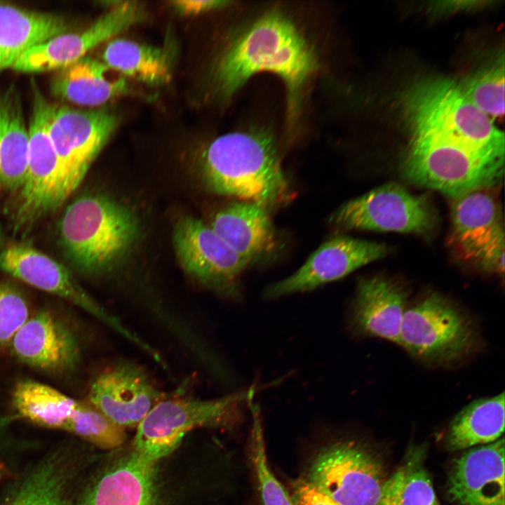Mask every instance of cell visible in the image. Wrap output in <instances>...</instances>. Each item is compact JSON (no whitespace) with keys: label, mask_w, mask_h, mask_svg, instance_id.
<instances>
[{"label":"cell","mask_w":505,"mask_h":505,"mask_svg":"<svg viewBox=\"0 0 505 505\" xmlns=\"http://www.w3.org/2000/svg\"><path fill=\"white\" fill-rule=\"evenodd\" d=\"M447 488L449 498L459 505L504 503V438L469 450L457 459Z\"/></svg>","instance_id":"obj_19"},{"label":"cell","mask_w":505,"mask_h":505,"mask_svg":"<svg viewBox=\"0 0 505 505\" xmlns=\"http://www.w3.org/2000/svg\"><path fill=\"white\" fill-rule=\"evenodd\" d=\"M144 10L136 1L114 6L89 27L78 32H64L31 48L13 65L22 72H42L63 69L111 37L140 22Z\"/></svg>","instance_id":"obj_14"},{"label":"cell","mask_w":505,"mask_h":505,"mask_svg":"<svg viewBox=\"0 0 505 505\" xmlns=\"http://www.w3.org/2000/svg\"><path fill=\"white\" fill-rule=\"evenodd\" d=\"M11 494L6 505H74L67 493V473L56 460L37 466Z\"/></svg>","instance_id":"obj_30"},{"label":"cell","mask_w":505,"mask_h":505,"mask_svg":"<svg viewBox=\"0 0 505 505\" xmlns=\"http://www.w3.org/2000/svg\"><path fill=\"white\" fill-rule=\"evenodd\" d=\"M210 227L249 263L275 246V232L268 208L260 204L234 201L214 216Z\"/></svg>","instance_id":"obj_21"},{"label":"cell","mask_w":505,"mask_h":505,"mask_svg":"<svg viewBox=\"0 0 505 505\" xmlns=\"http://www.w3.org/2000/svg\"><path fill=\"white\" fill-rule=\"evenodd\" d=\"M163 398V394L140 368L122 363L106 369L95 377L87 400L125 429L137 428Z\"/></svg>","instance_id":"obj_17"},{"label":"cell","mask_w":505,"mask_h":505,"mask_svg":"<svg viewBox=\"0 0 505 505\" xmlns=\"http://www.w3.org/2000/svg\"><path fill=\"white\" fill-rule=\"evenodd\" d=\"M388 252L384 243L346 236L333 237L320 245L295 272L270 285L264 296L277 298L314 290L385 257Z\"/></svg>","instance_id":"obj_15"},{"label":"cell","mask_w":505,"mask_h":505,"mask_svg":"<svg viewBox=\"0 0 505 505\" xmlns=\"http://www.w3.org/2000/svg\"><path fill=\"white\" fill-rule=\"evenodd\" d=\"M102 62L83 57L62 69L51 83L54 95L80 105L98 106L128 91L123 78L111 81Z\"/></svg>","instance_id":"obj_24"},{"label":"cell","mask_w":505,"mask_h":505,"mask_svg":"<svg viewBox=\"0 0 505 505\" xmlns=\"http://www.w3.org/2000/svg\"><path fill=\"white\" fill-rule=\"evenodd\" d=\"M252 398L250 397L248 402L252 417L249 456L261 505H295L291 495L268 464L260 411Z\"/></svg>","instance_id":"obj_31"},{"label":"cell","mask_w":505,"mask_h":505,"mask_svg":"<svg viewBox=\"0 0 505 505\" xmlns=\"http://www.w3.org/2000/svg\"><path fill=\"white\" fill-rule=\"evenodd\" d=\"M469 99L487 116L504 113V55L476 72L460 84Z\"/></svg>","instance_id":"obj_33"},{"label":"cell","mask_w":505,"mask_h":505,"mask_svg":"<svg viewBox=\"0 0 505 505\" xmlns=\"http://www.w3.org/2000/svg\"><path fill=\"white\" fill-rule=\"evenodd\" d=\"M407 292L381 276L358 280L350 323L358 334L398 343Z\"/></svg>","instance_id":"obj_20"},{"label":"cell","mask_w":505,"mask_h":505,"mask_svg":"<svg viewBox=\"0 0 505 505\" xmlns=\"http://www.w3.org/2000/svg\"><path fill=\"white\" fill-rule=\"evenodd\" d=\"M62 246L80 269L107 271L118 266L133 248L140 234L136 214L107 194L76 199L66 209L60 224Z\"/></svg>","instance_id":"obj_4"},{"label":"cell","mask_w":505,"mask_h":505,"mask_svg":"<svg viewBox=\"0 0 505 505\" xmlns=\"http://www.w3.org/2000/svg\"><path fill=\"white\" fill-rule=\"evenodd\" d=\"M102 58L108 68L147 84H165L171 78L169 57L159 48L119 39L107 44Z\"/></svg>","instance_id":"obj_28"},{"label":"cell","mask_w":505,"mask_h":505,"mask_svg":"<svg viewBox=\"0 0 505 505\" xmlns=\"http://www.w3.org/2000/svg\"><path fill=\"white\" fill-rule=\"evenodd\" d=\"M5 471V468L3 465L0 464V480L2 479Z\"/></svg>","instance_id":"obj_37"},{"label":"cell","mask_w":505,"mask_h":505,"mask_svg":"<svg viewBox=\"0 0 505 505\" xmlns=\"http://www.w3.org/2000/svg\"><path fill=\"white\" fill-rule=\"evenodd\" d=\"M0 268L33 287L71 302L129 340L140 343V338L90 297L62 264L36 249L22 244L6 247L0 252Z\"/></svg>","instance_id":"obj_16"},{"label":"cell","mask_w":505,"mask_h":505,"mask_svg":"<svg viewBox=\"0 0 505 505\" xmlns=\"http://www.w3.org/2000/svg\"><path fill=\"white\" fill-rule=\"evenodd\" d=\"M118 120L116 114L105 107L55 106L48 131L58 159L64 201L82 182L114 133Z\"/></svg>","instance_id":"obj_9"},{"label":"cell","mask_w":505,"mask_h":505,"mask_svg":"<svg viewBox=\"0 0 505 505\" xmlns=\"http://www.w3.org/2000/svg\"><path fill=\"white\" fill-rule=\"evenodd\" d=\"M230 4L227 1L216 0H178L171 1L172 6L184 15H196L217 9Z\"/></svg>","instance_id":"obj_36"},{"label":"cell","mask_w":505,"mask_h":505,"mask_svg":"<svg viewBox=\"0 0 505 505\" xmlns=\"http://www.w3.org/2000/svg\"><path fill=\"white\" fill-rule=\"evenodd\" d=\"M504 393L476 400L460 410L450 424L447 449L458 450L497 440L504 430Z\"/></svg>","instance_id":"obj_26"},{"label":"cell","mask_w":505,"mask_h":505,"mask_svg":"<svg viewBox=\"0 0 505 505\" xmlns=\"http://www.w3.org/2000/svg\"><path fill=\"white\" fill-rule=\"evenodd\" d=\"M33 92L27 172L15 214V225L20 227L33 223L64 202L58 159L48 131L55 106L36 87Z\"/></svg>","instance_id":"obj_10"},{"label":"cell","mask_w":505,"mask_h":505,"mask_svg":"<svg viewBox=\"0 0 505 505\" xmlns=\"http://www.w3.org/2000/svg\"><path fill=\"white\" fill-rule=\"evenodd\" d=\"M200 170L209 191L267 208L292 196L274 135L263 129L215 138L201 154Z\"/></svg>","instance_id":"obj_2"},{"label":"cell","mask_w":505,"mask_h":505,"mask_svg":"<svg viewBox=\"0 0 505 505\" xmlns=\"http://www.w3.org/2000/svg\"><path fill=\"white\" fill-rule=\"evenodd\" d=\"M318 68L313 45L290 17L274 9L247 24L225 45L210 72L211 90L215 97L229 99L255 74H274L285 85L292 127Z\"/></svg>","instance_id":"obj_1"},{"label":"cell","mask_w":505,"mask_h":505,"mask_svg":"<svg viewBox=\"0 0 505 505\" xmlns=\"http://www.w3.org/2000/svg\"><path fill=\"white\" fill-rule=\"evenodd\" d=\"M29 314V305L22 294L11 285L0 283V349L9 344Z\"/></svg>","instance_id":"obj_34"},{"label":"cell","mask_w":505,"mask_h":505,"mask_svg":"<svg viewBox=\"0 0 505 505\" xmlns=\"http://www.w3.org/2000/svg\"><path fill=\"white\" fill-rule=\"evenodd\" d=\"M403 109L411 135L504 156L503 132L452 80L431 78L415 83L406 92Z\"/></svg>","instance_id":"obj_3"},{"label":"cell","mask_w":505,"mask_h":505,"mask_svg":"<svg viewBox=\"0 0 505 505\" xmlns=\"http://www.w3.org/2000/svg\"><path fill=\"white\" fill-rule=\"evenodd\" d=\"M290 495L295 505H339L316 490L303 478L293 483Z\"/></svg>","instance_id":"obj_35"},{"label":"cell","mask_w":505,"mask_h":505,"mask_svg":"<svg viewBox=\"0 0 505 505\" xmlns=\"http://www.w3.org/2000/svg\"><path fill=\"white\" fill-rule=\"evenodd\" d=\"M303 479L339 505H378L386 480L379 457L348 440L331 443L317 452Z\"/></svg>","instance_id":"obj_8"},{"label":"cell","mask_w":505,"mask_h":505,"mask_svg":"<svg viewBox=\"0 0 505 505\" xmlns=\"http://www.w3.org/2000/svg\"><path fill=\"white\" fill-rule=\"evenodd\" d=\"M401 163L404 177L453 198L497 185L504 156L487 154L426 136L411 135Z\"/></svg>","instance_id":"obj_5"},{"label":"cell","mask_w":505,"mask_h":505,"mask_svg":"<svg viewBox=\"0 0 505 505\" xmlns=\"http://www.w3.org/2000/svg\"><path fill=\"white\" fill-rule=\"evenodd\" d=\"M29 134L21 101L10 86L0 90V187H20L27 172Z\"/></svg>","instance_id":"obj_25"},{"label":"cell","mask_w":505,"mask_h":505,"mask_svg":"<svg viewBox=\"0 0 505 505\" xmlns=\"http://www.w3.org/2000/svg\"><path fill=\"white\" fill-rule=\"evenodd\" d=\"M426 449L408 450L397 470L386 480L378 505H440L424 466Z\"/></svg>","instance_id":"obj_29"},{"label":"cell","mask_w":505,"mask_h":505,"mask_svg":"<svg viewBox=\"0 0 505 505\" xmlns=\"http://www.w3.org/2000/svg\"><path fill=\"white\" fill-rule=\"evenodd\" d=\"M64 431L72 432L105 450L119 447L126 439L124 429L87 400H78Z\"/></svg>","instance_id":"obj_32"},{"label":"cell","mask_w":505,"mask_h":505,"mask_svg":"<svg viewBox=\"0 0 505 505\" xmlns=\"http://www.w3.org/2000/svg\"><path fill=\"white\" fill-rule=\"evenodd\" d=\"M67 29L61 16L0 4V72L13 67L31 48Z\"/></svg>","instance_id":"obj_22"},{"label":"cell","mask_w":505,"mask_h":505,"mask_svg":"<svg viewBox=\"0 0 505 505\" xmlns=\"http://www.w3.org/2000/svg\"><path fill=\"white\" fill-rule=\"evenodd\" d=\"M255 394L254 388L218 398H163L137 426L135 452L155 464L170 454L183 437L198 427H231L241 408Z\"/></svg>","instance_id":"obj_6"},{"label":"cell","mask_w":505,"mask_h":505,"mask_svg":"<svg viewBox=\"0 0 505 505\" xmlns=\"http://www.w3.org/2000/svg\"><path fill=\"white\" fill-rule=\"evenodd\" d=\"M398 344L417 359L450 365L472 354L478 336L465 312L443 296L431 293L405 309Z\"/></svg>","instance_id":"obj_7"},{"label":"cell","mask_w":505,"mask_h":505,"mask_svg":"<svg viewBox=\"0 0 505 505\" xmlns=\"http://www.w3.org/2000/svg\"><path fill=\"white\" fill-rule=\"evenodd\" d=\"M13 354L22 363L50 372L71 370L79 359L72 330L51 311L29 317L11 340Z\"/></svg>","instance_id":"obj_18"},{"label":"cell","mask_w":505,"mask_h":505,"mask_svg":"<svg viewBox=\"0 0 505 505\" xmlns=\"http://www.w3.org/2000/svg\"><path fill=\"white\" fill-rule=\"evenodd\" d=\"M154 465L134 452L106 473L80 505H156Z\"/></svg>","instance_id":"obj_23"},{"label":"cell","mask_w":505,"mask_h":505,"mask_svg":"<svg viewBox=\"0 0 505 505\" xmlns=\"http://www.w3.org/2000/svg\"><path fill=\"white\" fill-rule=\"evenodd\" d=\"M12 403L18 415L33 424L64 430L78 400L47 384L23 379L14 386Z\"/></svg>","instance_id":"obj_27"},{"label":"cell","mask_w":505,"mask_h":505,"mask_svg":"<svg viewBox=\"0 0 505 505\" xmlns=\"http://www.w3.org/2000/svg\"><path fill=\"white\" fill-rule=\"evenodd\" d=\"M499 505H504V503H501V504H499Z\"/></svg>","instance_id":"obj_38"},{"label":"cell","mask_w":505,"mask_h":505,"mask_svg":"<svg viewBox=\"0 0 505 505\" xmlns=\"http://www.w3.org/2000/svg\"><path fill=\"white\" fill-rule=\"evenodd\" d=\"M329 220L346 229L424 234L436 217L425 196L391 182L343 203Z\"/></svg>","instance_id":"obj_11"},{"label":"cell","mask_w":505,"mask_h":505,"mask_svg":"<svg viewBox=\"0 0 505 505\" xmlns=\"http://www.w3.org/2000/svg\"><path fill=\"white\" fill-rule=\"evenodd\" d=\"M487 189L453 198L450 243L457 255L481 269L504 273V231L500 208Z\"/></svg>","instance_id":"obj_12"},{"label":"cell","mask_w":505,"mask_h":505,"mask_svg":"<svg viewBox=\"0 0 505 505\" xmlns=\"http://www.w3.org/2000/svg\"><path fill=\"white\" fill-rule=\"evenodd\" d=\"M173 243L186 273L220 292L236 297L238 278L250 263L210 226L191 216L181 217L175 224Z\"/></svg>","instance_id":"obj_13"}]
</instances>
